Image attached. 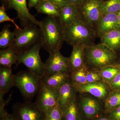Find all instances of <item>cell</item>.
I'll return each instance as SVG.
<instances>
[{
	"label": "cell",
	"mask_w": 120,
	"mask_h": 120,
	"mask_svg": "<svg viewBox=\"0 0 120 120\" xmlns=\"http://www.w3.org/2000/svg\"><path fill=\"white\" fill-rule=\"evenodd\" d=\"M42 47L49 53L60 50L64 41V27L57 17L47 16L40 21Z\"/></svg>",
	"instance_id": "6da1fadb"
},
{
	"label": "cell",
	"mask_w": 120,
	"mask_h": 120,
	"mask_svg": "<svg viewBox=\"0 0 120 120\" xmlns=\"http://www.w3.org/2000/svg\"><path fill=\"white\" fill-rule=\"evenodd\" d=\"M116 58V52L103 43L93 44L84 48V64L90 71H99L114 65Z\"/></svg>",
	"instance_id": "7a4b0ae2"
},
{
	"label": "cell",
	"mask_w": 120,
	"mask_h": 120,
	"mask_svg": "<svg viewBox=\"0 0 120 120\" xmlns=\"http://www.w3.org/2000/svg\"><path fill=\"white\" fill-rule=\"evenodd\" d=\"M97 36L95 31L79 19L64 27V41L72 47L81 46L86 47L93 45Z\"/></svg>",
	"instance_id": "3957f363"
},
{
	"label": "cell",
	"mask_w": 120,
	"mask_h": 120,
	"mask_svg": "<svg viewBox=\"0 0 120 120\" xmlns=\"http://www.w3.org/2000/svg\"><path fill=\"white\" fill-rule=\"evenodd\" d=\"M15 38L10 47L16 53L28 49L41 40V31L39 26L31 24L14 30Z\"/></svg>",
	"instance_id": "277c9868"
},
{
	"label": "cell",
	"mask_w": 120,
	"mask_h": 120,
	"mask_svg": "<svg viewBox=\"0 0 120 120\" xmlns=\"http://www.w3.org/2000/svg\"><path fill=\"white\" fill-rule=\"evenodd\" d=\"M41 47L40 40L28 49L17 53L19 64H22L28 71L41 77L45 74V63L39 55Z\"/></svg>",
	"instance_id": "5b68a950"
},
{
	"label": "cell",
	"mask_w": 120,
	"mask_h": 120,
	"mask_svg": "<svg viewBox=\"0 0 120 120\" xmlns=\"http://www.w3.org/2000/svg\"><path fill=\"white\" fill-rule=\"evenodd\" d=\"M14 84L24 98L30 99L38 92L41 77L29 71H20L14 75Z\"/></svg>",
	"instance_id": "8992f818"
},
{
	"label": "cell",
	"mask_w": 120,
	"mask_h": 120,
	"mask_svg": "<svg viewBox=\"0 0 120 120\" xmlns=\"http://www.w3.org/2000/svg\"><path fill=\"white\" fill-rule=\"evenodd\" d=\"M103 0H84L77 6L78 19L96 32L102 16L101 5Z\"/></svg>",
	"instance_id": "52a82bcc"
},
{
	"label": "cell",
	"mask_w": 120,
	"mask_h": 120,
	"mask_svg": "<svg viewBox=\"0 0 120 120\" xmlns=\"http://www.w3.org/2000/svg\"><path fill=\"white\" fill-rule=\"evenodd\" d=\"M2 6L6 10L14 9L16 11L18 18L23 28L31 24L39 26L40 21L29 12L26 0H0Z\"/></svg>",
	"instance_id": "ba28073f"
},
{
	"label": "cell",
	"mask_w": 120,
	"mask_h": 120,
	"mask_svg": "<svg viewBox=\"0 0 120 120\" xmlns=\"http://www.w3.org/2000/svg\"><path fill=\"white\" fill-rule=\"evenodd\" d=\"M13 115L17 120H44L45 115L35 102L16 104Z\"/></svg>",
	"instance_id": "9c48e42d"
},
{
	"label": "cell",
	"mask_w": 120,
	"mask_h": 120,
	"mask_svg": "<svg viewBox=\"0 0 120 120\" xmlns=\"http://www.w3.org/2000/svg\"><path fill=\"white\" fill-rule=\"evenodd\" d=\"M35 103L45 114L58 104V89L46 86L41 82Z\"/></svg>",
	"instance_id": "30bf717a"
},
{
	"label": "cell",
	"mask_w": 120,
	"mask_h": 120,
	"mask_svg": "<svg viewBox=\"0 0 120 120\" xmlns=\"http://www.w3.org/2000/svg\"><path fill=\"white\" fill-rule=\"evenodd\" d=\"M68 60V58L63 56L60 50L49 54L45 63L44 75H49L58 72H70Z\"/></svg>",
	"instance_id": "8fae6325"
},
{
	"label": "cell",
	"mask_w": 120,
	"mask_h": 120,
	"mask_svg": "<svg viewBox=\"0 0 120 120\" xmlns=\"http://www.w3.org/2000/svg\"><path fill=\"white\" fill-rule=\"evenodd\" d=\"M73 85L77 92L88 93L100 99H105L110 92L109 86L103 81Z\"/></svg>",
	"instance_id": "7c38bea8"
},
{
	"label": "cell",
	"mask_w": 120,
	"mask_h": 120,
	"mask_svg": "<svg viewBox=\"0 0 120 120\" xmlns=\"http://www.w3.org/2000/svg\"><path fill=\"white\" fill-rule=\"evenodd\" d=\"M80 112L87 119H93L101 113L102 106L97 99L91 97H84L78 103Z\"/></svg>",
	"instance_id": "4fadbf2b"
},
{
	"label": "cell",
	"mask_w": 120,
	"mask_h": 120,
	"mask_svg": "<svg viewBox=\"0 0 120 120\" xmlns=\"http://www.w3.org/2000/svg\"><path fill=\"white\" fill-rule=\"evenodd\" d=\"M120 29V24L117 13L104 14L102 15L99 22L96 30L97 36L101 38L111 31Z\"/></svg>",
	"instance_id": "5bb4252c"
},
{
	"label": "cell",
	"mask_w": 120,
	"mask_h": 120,
	"mask_svg": "<svg viewBox=\"0 0 120 120\" xmlns=\"http://www.w3.org/2000/svg\"><path fill=\"white\" fill-rule=\"evenodd\" d=\"M58 104L63 110L76 97L77 91L70 78L58 88Z\"/></svg>",
	"instance_id": "9a60e30c"
},
{
	"label": "cell",
	"mask_w": 120,
	"mask_h": 120,
	"mask_svg": "<svg viewBox=\"0 0 120 120\" xmlns=\"http://www.w3.org/2000/svg\"><path fill=\"white\" fill-rule=\"evenodd\" d=\"M60 11L58 18L64 27L69 26L78 19L77 7L75 5L68 3L60 8Z\"/></svg>",
	"instance_id": "2e32d148"
},
{
	"label": "cell",
	"mask_w": 120,
	"mask_h": 120,
	"mask_svg": "<svg viewBox=\"0 0 120 120\" xmlns=\"http://www.w3.org/2000/svg\"><path fill=\"white\" fill-rule=\"evenodd\" d=\"M85 47L75 46L73 47L71 56L68 58V62L70 72L85 66L84 61Z\"/></svg>",
	"instance_id": "e0dca14e"
},
{
	"label": "cell",
	"mask_w": 120,
	"mask_h": 120,
	"mask_svg": "<svg viewBox=\"0 0 120 120\" xmlns=\"http://www.w3.org/2000/svg\"><path fill=\"white\" fill-rule=\"evenodd\" d=\"M68 72H58L49 75H44L41 82L46 86L58 89L70 78Z\"/></svg>",
	"instance_id": "ac0fdd59"
},
{
	"label": "cell",
	"mask_w": 120,
	"mask_h": 120,
	"mask_svg": "<svg viewBox=\"0 0 120 120\" xmlns=\"http://www.w3.org/2000/svg\"><path fill=\"white\" fill-rule=\"evenodd\" d=\"M14 75L11 68L1 66L0 68V93L4 94L8 92L15 86Z\"/></svg>",
	"instance_id": "d6986e66"
},
{
	"label": "cell",
	"mask_w": 120,
	"mask_h": 120,
	"mask_svg": "<svg viewBox=\"0 0 120 120\" xmlns=\"http://www.w3.org/2000/svg\"><path fill=\"white\" fill-rule=\"evenodd\" d=\"M101 43L116 52L120 49V29L107 32L101 37Z\"/></svg>",
	"instance_id": "ffe728a7"
},
{
	"label": "cell",
	"mask_w": 120,
	"mask_h": 120,
	"mask_svg": "<svg viewBox=\"0 0 120 120\" xmlns=\"http://www.w3.org/2000/svg\"><path fill=\"white\" fill-rule=\"evenodd\" d=\"M63 120H82V113L75 97L63 110Z\"/></svg>",
	"instance_id": "44dd1931"
},
{
	"label": "cell",
	"mask_w": 120,
	"mask_h": 120,
	"mask_svg": "<svg viewBox=\"0 0 120 120\" xmlns=\"http://www.w3.org/2000/svg\"><path fill=\"white\" fill-rule=\"evenodd\" d=\"M17 62V53L11 47L2 49L0 50L1 66L11 68Z\"/></svg>",
	"instance_id": "7402d4cb"
},
{
	"label": "cell",
	"mask_w": 120,
	"mask_h": 120,
	"mask_svg": "<svg viewBox=\"0 0 120 120\" xmlns=\"http://www.w3.org/2000/svg\"><path fill=\"white\" fill-rule=\"evenodd\" d=\"M35 8L39 13L47 15V16L58 17L60 15V9L47 0H43Z\"/></svg>",
	"instance_id": "603a6c76"
},
{
	"label": "cell",
	"mask_w": 120,
	"mask_h": 120,
	"mask_svg": "<svg viewBox=\"0 0 120 120\" xmlns=\"http://www.w3.org/2000/svg\"><path fill=\"white\" fill-rule=\"evenodd\" d=\"M10 25L4 26L0 33V47L2 49L10 47L15 38V33L10 30Z\"/></svg>",
	"instance_id": "cb8c5ba5"
},
{
	"label": "cell",
	"mask_w": 120,
	"mask_h": 120,
	"mask_svg": "<svg viewBox=\"0 0 120 120\" xmlns=\"http://www.w3.org/2000/svg\"><path fill=\"white\" fill-rule=\"evenodd\" d=\"M120 106V90H114L110 92L109 96L105 99V110L109 113Z\"/></svg>",
	"instance_id": "d4e9b609"
},
{
	"label": "cell",
	"mask_w": 120,
	"mask_h": 120,
	"mask_svg": "<svg viewBox=\"0 0 120 120\" xmlns=\"http://www.w3.org/2000/svg\"><path fill=\"white\" fill-rule=\"evenodd\" d=\"M101 8L102 15L107 13H117L120 11V0H103Z\"/></svg>",
	"instance_id": "484cf974"
},
{
	"label": "cell",
	"mask_w": 120,
	"mask_h": 120,
	"mask_svg": "<svg viewBox=\"0 0 120 120\" xmlns=\"http://www.w3.org/2000/svg\"><path fill=\"white\" fill-rule=\"evenodd\" d=\"M87 69L86 66L82 67L71 72L70 79L73 85L86 83Z\"/></svg>",
	"instance_id": "4316f807"
},
{
	"label": "cell",
	"mask_w": 120,
	"mask_h": 120,
	"mask_svg": "<svg viewBox=\"0 0 120 120\" xmlns=\"http://www.w3.org/2000/svg\"><path fill=\"white\" fill-rule=\"evenodd\" d=\"M120 71V69L113 65L105 67L101 69L99 72L103 80L109 84Z\"/></svg>",
	"instance_id": "83f0119b"
},
{
	"label": "cell",
	"mask_w": 120,
	"mask_h": 120,
	"mask_svg": "<svg viewBox=\"0 0 120 120\" xmlns=\"http://www.w3.org/2000/svg\"><path fill=\"white\" fill-rule=\"evenodd\" d=\"M63 110L57 104L47 112L44 120H63Z\"/></svg>",
	"instance_id": "f1b7e54d"
},
{
	"label": "cell",
	"mask_w": 120,
	"mask_h": 120,
	"mask_svg": "<svg viewBox=\"0 0 120 120\" xmlns=\"http://www.w3.org/2000/svg\"><path fill=\"white\" fill-rule=\"evenodd\" d=\"M86 80L87 82L91 83L102 82L103 79L99 71H87Z\"/></svg>",
	"instance_id": "f546056e"
},
{
	"label": "cell",
	"mask_w": 120,
	"mask_h": 120,
	"mask_svg": "<svg viewBox=\"0 0 120 120\" xmlns=\"http://www.w3.org/2000/svg\"><path fill=\"white\" fill-rule=\"evenodd\" d=\"M6 11V9L4 6L2 5L0 7V23H1L6 22H11L14 24L16 28H20L16 23L14 20L11 19L7 15Z\"/></svg>",
	"instance_id": "4dcf8cb0"
},
{
	"label": "cell",
	"mask_w": 120,
	"mask_h": 120,
	"mask_svg": "<svg viewBox=\"0 0 120 120\" xmlns=\"http://www.w3.org/2000/svg\"><path fill=\"white\" fill-rule=\"evenodd\" d=\"M4 94L0 93V118H2L8 114V113L5 109L7 103L4 101Z\"/></svg>",
	"instance_id": "1f68e13d"
},
{
	"label": "cell",
	"mask_w": 120,
	"mask_h": 120,
	"mask_svg": "<svg viewBox=\"0 0 120 120\" xmlns=\"http://www.w3.org/2000/svg\"><path fill=\"white\" fill-rule=\"evenodd\" d=\"M109 84L110 87L114 90H120V71Z\"/></svg>",
	"instance_id": "d6a6232c"
},
{
	"label": "cell",
	"mask_w": 120,
	"mask_h": 120,
	"mask_svg": "<svg viewBox=\"0 0 120 120\" xmlns=\"http://www.w3.org/2000/svg\"><path fill=\"white\" fill-rule=\"evenodd\" d=\"M109 116L112 120H120V106L109 112Z\"/></svg>",
	"instance_id": "836d02e7"
},
{
	"label": "cell",
	"mask_w": 120,
	"mask_h": 120,
	"mask_svg": "<svg viewBox=\"0 0 120 120\" xmlns=\"http://www.w3.org/2000/svg\"><path fill=\"white\" fill-rule=\"evenodd\" d=\"M60 9L65 5L68 4V0H47Z\"/></svg>",
	"instance_id": "e575fe53"
},
{
	"label": "cell",
	"mask_w": 120,
	"mask_h": 120,
	"mask_svg": "<svg viewBox=\"0 0 120 120\" xmlns=\"http://www.w3.org/2000/svg\"><path fill=\"white\" fill-rule=\"evenodd\" d=\"M43 0H28V5L30 9L35 8Z\"/></svg>",
	"instance_id": "d590c367"
},
{
	"label": "cell",
	"mask_w": 120,
	"mask_h": 120,
	"mask_svg": "<svg viewBox=\"0 0 120 120\" xmlns=\"http://www.w3.org/2000/svg\"><path fill=\"white\" fill-rule=\"evenodd\" d=\"M69 3L77 6L80 5L83 2L84 0H68Z\"/></svg>",
	"instance_id": "8d00e7d4"
},
{
	"label": "cell",
	"mask_w": 120,
	"mask_h": 120,
	"mask_svg": "<svg viewBox=\"0 0 120 120\" xmlns=\"http://www.w3.org/2000/svg\"><path fill=\"white\" fill-rule=\"evenodd\" d=\"M0 119L2 120H17L13 114L8 113L4 118H0Z\"/></svg>",
	"instance_id": "74e56055"
},
{
	"label": "cell",
	"mask_w": 120,
	"mask_h": 120,
	"mask_svg": "<svg viewBox=\"0 0 120 120\" xmlns=\"http://www.w3.org/2000/svg\"><path fill=\"white\" fill-rule=\"evenodd\" d=\"M93 120H112L110 118L109 116H102L97 117L93 119Z\"/></svg>",
	"instance_id": "f35d334b"
},
{
	"label": "cell",
	"mask_w": 120,
	"mask_h": 120,
	"mask_svg": "<svg viewBox=\"0 0 120 120\" xmlns=\"http://www.w3.org/2000/svg\"><path fill=\"white\" fill-rule=\"evenodd\" d=\"M117 17H118V21L120 24V11L117 13Z\"/></svg>",
	"instance_id": "ab89813d"
},
{
	"label": "cell",
	"mask_w": 120,
	"mask_h": 120,
	"mask_svg": "<svg viewBox=\"0 0 120 120\" xmlns=\"http://www.w3.org/2000/svg\"><path fill=\"white\" fill-rule=\"evenodd\" d=\"M114 66H116V67H117V68H118L120 69V64L115 65Z\"/></svg>",
	"instance_id": "60d3db41"
}]
</instances>
